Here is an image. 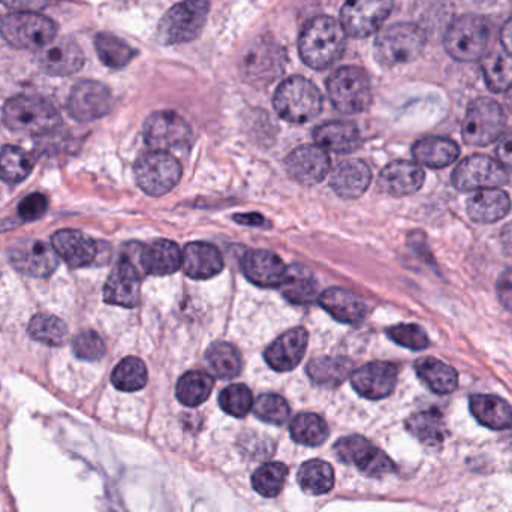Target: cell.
Segmentation results:
<instances>
[{
    "instance_id": "obj_1",
    "label": "cell",
    "mask_w": 512,
    "mask_h": 512,
    "mask_svg": "<svg viewBox=\"0 0 512 512\" xmlns=\"http://www.w3.org/2000/svg\"><path fill=\"white\" fill-rule=\"evenodd\" d=\"M346 32L330 15H318L304 26L298 39V53L309 68H330L345 53Z\"/></svg>"
},
{
    "instance_id": "obj_2",
    "label": "cell",
    "mask_w": 512,
    "mask_h": 512,
    "mask_svg": "<svg viewBox=\"0 0 512 512\" xmlns=\"http://www.w3.org/2000/svg\"><path fill=\"white\" fill-rule=\"evenodd\" d=\"M286 51L271 36H259L246 47L240 60L243 80L251 86H270L282 77L286 66Z\"/></svg>"
},
{
    "instance_id": "obj_3",
    "label": "cell",
    "mask_w": 512,
    "mask_h": 512,
    "mask_svg": "<svg viewBox=\"0 0 512 512\" xmlns=\"http://www.w3.org/2000/svg\"><path fill=\"white\" fill-rule=\"evenodd\" d=\"M492 27L483 15L465 14L456 18L445 32L447 53L460 62L483 59L489 50Z\"/></svg>"
},
{
    "instance_id": "obj_4",
    "label": "cell",
    "mask_w": 512,
    "mask_h": 512,
    "mask_svg": "<svg viewBox=\"0 0 512 512\" xmlns=\"http://www.w3.org/2000/svg\"><path fill=\"white\" fill-rule=\"evenodd\" d=\"M426 32L414 23H397L379 33L375 42V57L385 68L414 62L423 53Z\"/></svg>"
},
{
    "instance_id": "obj_5",
    "label": "cell",
    "mask_w": 512,
    "mask_h": 512,
    "mask_svg": "<svg viewBox=\"0 0 512 512\" xmlns=\"http://www.w3.org/2000/svg\"><path fill=\"white\" fill-rule=\"evenodd\" d=\"M274 110L289 123L310 122L322 110V95L318 87L304 77H291L277 87L273 98Z\"/></svg>"
},
{
    "instance_id": "obj_6",
    "label": "cell",
    "mask_w": 512,
    "mask_h": 512,
    "mask_svg": "<svg viewBox=\"0 0 512 512\" xmlns=\"http://www.w3.org/2000/svg\"><path fill=\"white\" fill-rule=\"evenodd\" d=\"M3 122L11 131L23 134H48L59 126L60 114L47 99L15 96L3 108Z\"/></svg>"
},
{
    "instance_id": "obj_7",
    "label": "cell",
    "mask_w": 512,
    "mask_h": 512,
    "mask_svg": "<svg viewBox=\"0 0 512 512\" xmlns=\"http://www.w3.org/2000/svg\"><path fill=\"white\" fill-rule=\"evenodd\" d=\"M328 98L336 110L345 114H358L372 104V86L364 69L342 66L327 81Z\"/></svg>"
},
{
    "instance_id": "obj_8",
    "label": "cell",
    "mask_w": 512,
    "mask_h": 512,
    "mask_svg": "<svg viewBox=\"0 0 512 512\" xmlns=\"http://www.w3.org/2000/svg\"><path fill=\"white\" fill-rule=\"evenodd\" d=\"M209 11V0H185L177 3L159 23V42L162 45H179L194 41L206 26Z\"/></svg>"
},
{
    "instance_id": "obj_9",
    "label": "cell",
    "mask_w": 512,
    "mask_h": 512,
    "mask_svg": "<svg viewBox=\"0 0 512 512\" xmlns=\"http://www.w3.org/2000/svg\"><path fill=\"white\" fill-rule=\"evenodd\" d=\"M0 32L12 47L39 51L56 39L57 27L38 12H14L2 18Z\"/></svg>"
},
{
    "instance_id": "obj_10",
    "label": "cell",
    "mask_w": 512,
    "mask_h": 512,
    "mask_svg": "<svg viewBox=\"0 0 512 512\" xmlns=\"http://www.w3.org/2000/svg\"><path fill=\"white\" fill-rule=\"evenodd\" d=\"M507 125L504 108L490 98H478L469 105L463 120V141L469 146L484 147L495 143Z\"/></svg>"
},
{
    "instance_id": "obj_11",
    "label": "cell",
    "mask_w": 512,
    "mask_h": 512,
    "mask_svg": "<svg viewBox=\"0 0 512 512\" xmlns=\"http://www.w3.org/2000/svg\"><path fill=\"white\" fill-rule=\"evenodd\" d=\"M182 171V164L171 153L152 150L135 164V180L147 195L161 197L180 182Z\"/></svg>"
},
{
    "instance_id": "obj_12",
    "label": "cell",
    "mask_w": 512,
    "mask_h": 512,
    "mask_svg": "<svg viewBox=\"0 0 512 512\" xmlns=\"http://www.w3.org/2000/svg\"><path fill=\"white\" fill-rule=\"evenodd\" d=\"M144 140L153 150L170 153L189 149L194 135L182 116L173 111H158L146 120Z\"/></svg>"
},
{
    "instance_id": "obj_13",
    "label": "cell",
    "mask_w": 512,
    "mask_h": 512,
    "mask_svg": "<svg viewBox=\"0 0 512 512\" xmlns=\"http://www.w3.org/2000/svg\"><path fill=\"white\" fill-rule=\"evenodd\" d=\"M393 6L394 0H346L340 11V24L352 38H369L381 29Z\"/></svg>"
},
{
    "instance_id": "obj_14",
    "label": "cell",
    "mask_w": 512,
    "mask_h": 512,
    "mask_svg": "<svg viewBox=\"0 0 512 512\" xmlns=\"http://www.w3.org/2000/svg\"><path fill=\"white\" fill-rule=\"evenodd\" d=\"M334 453L337 459L342 460L346 465H354L367 477L381 478L396 469L393 460L384 451L379 450L372 442L361 436L340 439L334 445Z\"/></svg>"
},
{
    "instance_id": "obj_15",
    "label": "cell",
    "mask_w": 512,
    "mask_h": 512,
    "mask_svg": "<svg viewBox=\"0 0 512 512\" xmlns=\"http://www.w3.org/2000/svg\"><path fill=\"white\" fill-rule=\"evenodd\" d=\"M508 180L510 177L501 162L484 155L469 156L453 174V185L462 192L498 189L507 185Z\"/></svg>"
},
{
    "instance_id": "obj_16",
    "label": "cell",
    "mask_w": 512,
    "mask_h": 512,
    "mask_svg": "<svg viewBox=\"0 0 512 512\" xmlns=\"http://www.w3.org/2000/svg\"><path fill=\"white\" fill-rule=\"evenodd\" d=\"M69 113L78 122H93L107 116L113 108L110 89L98 81H81L69 96Z\"/></svg>"
},
{
    "instance_id": "obj_17",
    "label": "cell",
    "mask_w": 512,
    "mask_h": 512,
    "mask_svg": "<svg viewBox=\"0 0 512 512\" xmlns=\"http://www.w3.org/2000/svg\"><path fill=\"white\" fill-rule=\"evenodd\" d=\"M9 261L15 270L30 277H48L59 265V255L53 246L41 240H23L12 246Z\"/></svg>"
},
{
    "instance_id": "obj_18",
    "label": "cell",
    "mask_w": 512,
    "mask_h": 512,
    "mask_svg": "<svg viewBox=\"0 0 512 512\" xmlns=\"http://www.w3.org/2000/svg\"><path fill=\"white\" fill-rule=\"evenodd\" d=\"M39 68L54 77L77 74L84 65V53L74 39H54L36 54Z\"/></svg>"
},
{
    "instance_id": "obj_19",
    "label": "cell",
    "mask_w": 512,
    "mask_h": 512,
    "mask_svg": "<svg viewBox=\"0 0 512 512\" xmlns=\"http://www.w3.org/2000/svg\"><path fill=\"white\" fill-rule=\"evenodd\" d=\"M330 156L319 146H303L286 158L289 177L303 186L318 185L330 173Z\"/></svg>"
},
{
    "instance_id": "obj_20",
    "label": "cell",
    "mask_w": 512,
    "mask_h": 512,
    "mask_svg": "<svg viewBox=\"0 0 512 512\" xmlns=\"http://www.w3.org/2000/svg\"><path fill=\"white\" fill-rule=\"evenodd\" d=\"M397 375H399V369L394 364L375 361L352 373V387L364 399H385L396 388Z\"/></svg>"
},
{
    "instance_id": "obj_21",
    "label": "cell",
    "mask_w": 512,
    "mask_h": 512,
    "mask_svg": "<svg viewBox=\"0 0 512 512\" xmlns=\"http://www.w3.org/2000/svg\"><path fill=\"white\" fill-rule=\"evenodd\" d=\"M141 279L134 262L123 256L108 276L104 288V300L108 304L135 307L140 303Z\"/></svg>"
},
{
    "instance_id": "obj_22",
    "label": "cell",
    "mask_w": 512,
    "mask_h": 512,
    "mask_svg": "<svg viewBox=\"0 0 512 512\" xmlns=\"http://www.w3.org/2000/svg\"><path fill=\"white\" fill-rule=\"evenodd\" d=\"M307 340L309 334L303 327L292 328L268 346L265 361L276 372H289L303 360Z\"/></svg>"
},
{
    "instance_id": "obj_23",
    "label": "cell",
    "mask_w": 512,
    "mask_h": 512,
    "mask_svg": "<svg viewBox=\"0 0 512 512\" xmlns=\"http://www.w3.org/2000/svg\"><path fill=\"white\" fill-rule=\"evenodd\" d=\"M426 174L420 165L411 161H394L382 170L379 188L391 197H408L420 191Z\"/></svg>"
},
{
    "instance_id": "obj_24",
    "label": "cell",
    "mask_w": 512,
    "mask_h": 512,
    "mask_svg": "<svg viewBox=\"0 0 512 512\" xmlns=\"http://www.w3.org/2000/svg\"><path fill=\"white\" fill-rule=\"evenodd\" d=\"M243 273L261 288H276L280 286L288 274L285 262L270 251H251L243 256Z\"/></svg>"
},
{
    "instance_id": "obj_25",
    "label": "cell",
    "mask_w": 512,
    "mask_h": 512,
    "mask_svg": "<svg viewBox=\"0 0 512 512\" xmlns=\"http://www.w3.org/2000/svg\"><path fill=\"white\" fill-rule=\"evenodd\" d=\"M51 243L56 254L72 268L86 267L98 256L95 240L80 231H57Z\"/></svg>"
},
{
    "instance_id": "obj_26",
    "label": "cell",
    "mask_w": 512,
    "mask_h": 512,
    "mask_svg": "<svg viewBox=\"0 0 512 512\" xmlns=\"http://www.w3.org/2000/svg\"><path fill=\"white\" fill-rule=\"evenodd\" d=\"M370 182H372V171L369 165L360 159L342 162L330 177L333 191L346 200L361 197L369 189Z\"/></svg>"
},
{
    "instance_id": "obj_27",
    "label": "cell",
    "mask_w": 512,
    "mask_h": 512,
    "mask_svg": "<svg viewBox=\"0 0 512 512\" xmlns=\"http://www.w3.org/2000/svg\"><path fill=\"white\" fill-rule=\"evenodd\" d=\"M182 267L192 279H212L224 270V258L213 245L191 243L183 251Z\"/></svg>"
},
{
    "instance_id": "obj_28",
    "label": "cell",
    "mask_w": 512,
    "mask_h": 512,
    "mask_svg": "<svg viewBox=\"0 0 512 512\" xmlns=\"http://www.w3.org/2000/svg\"><path fill=\"white\" fill-rule=\"evenodd\" d=\"M321 306L343 324H357L367 313V304L360 295L345 288H330L319 298Z\"/></svg>"
},
{
    "instance_id": "obj_29",
    "label": "cell",
    "mask_w": 512,
    "mask_h": 512,
    "mask_svg": "<svg viewBox=\"0 0 512 512\" xmlns=\"http://www.w3.org/2000/svg\"><path fill=\"white\" fill-rule=\"evenodd\" d=\"M183 254L170 240H156L140 249V267L152 276H168L182 267Z\"/></svg>"
},
{
    "instance_id": "obj_30",
    "label": "cell",
    "mask_w": 512,
    "mask_h": 512,
    "mask_svg": "<svg viewBox=\"0 0 512 512\" xmlns=\"http://www.w3.org/2000/svg\"><path fill=\"white\" fill-rule=\"evenodd\" d=\"M511 212V200L501 189L478 191L468 201L469 218L478 224H495Z\"/></svg>"
},
{
    "instance_id": "obj_31",
    "label": "cell",
    "mask_w": 512,
    "mask_h": 512,
    "mask_svg": "<svg viewBox=\"0 0 512 512\" xmlns=\"http://www.w3.org/2000/svg\"><path fill=\"white\" fill-rule=\"evenodd\" d=\"M316 146L325 152L351 153L361 144L360 132L351 122H328L313 132Z\"/></svg>"
},
{
    "instance_id": "obj_32",
    "label": "cell",
    "mask_w": 512,
    "mask_h": 512,
    "mask_svg": "<svg viewBox=\"0 0 512 512\" xmlns=\"http://www.w3.org/2000/svg\"><path fill=\"white\" fill-rule=\"evenodd\" d=\"M412 155L418 164L439 170L454 164L459 158L460 149L450 138L427 137L414 144Z\"/></svg>"
},
{
    "instance_id": "obj_33",
    "label": "cell",
    "mask_w": 512,
    "mask_h": 512,
    "mask_svg": "<svg viewBox=\"0 0 512 512\" xmlns=\"http://www.w3.org/2000/svg\"><path fill=\"white\" fill-rule=\"evenodd\" d=\"M471 412L478 423L492 430H507L512 426V408L504 399L490 394L471 397Z\"/></svg>"
},
{
    "instance_id": "obj_34",
    "label": "cell",
    "mask_w": 512,
    "mask_h": 512,
    "mask_svg": "<svg viewBox=\"0 0 512 512\" xmlns=\"http://www.w3.org/2000/svg\"><path fill=\"white\" fill-rule=\"evenodd\" d=\"M421 381L436 394H451L459 385V375L453 367L436 358H421L415 363Z\"/></svg>"
},
{
    "instance_id": "obj_35",
    "label": "cell",
    "mask_w": 512,
    "mask_h": 512,
    "mask_svg": "<svg viewBox=\"0 0 512 512\" xmlns=\"http://www.w3.org/2000/svg\"><path fill=\"white\" fill-rule=\"evenodd\" d=\"M406 429L414 435L421 444L427 447H441L447 435L444 417L436 409L418 412L406 421Z\"/></svg>"
},
{
    "instance_id": "obj_36",
    "label": "cell",
    "mask_w": 512,
    "mask_h": 512,
    "mask_svg": "<svg viewBox=\"0 0 512 512\" xmlns=\"http://www.w3.org/2000/svg\"><path fill=\"white\" fill-rule=\"evenodd\" d=\"M307 373L315 384L321 387H339L352 373V361L343 357L313 358L307 366Z\"/></svg>"
},
{
    "instance_id": "obj_37",
    "label": "cell",
    "mask_w": 512,
    "mask_h": 512,
    "mask_svg": "<svg viewBox=\"0 0 512 512\" xmlns=\"http://www.w3.org/2000/svg\"><path fill=\"white\" fill-rule=\"evenodd\" d=\"M283 297L289 303L297 304V306H307V304L315 303L318 298V283L313 279L306 267L292 268L286 274L282 285Z\"/></svg>"
},
{
    "instance_id": "obj_38",
    "label": "cell",
    "mask_w": 512,
    "mask_h": 512,
    "mask_svg": "<svg viewBox=\"0 0 512 512\" xmlns=\"http://www.w3.org/2000/svg\"><path fill=\"white\" fill-rule=\"evenodd\" d=\"M213 387H215V381L209 373L194 370V372L183 375L177 382V399L183 405L195 408V406L203 405L209 399Z\"/></svg>"
},
{
    "instance_id": "obj_39",
    "label": "cell",
    "mask_w": 512,
    "mask_h": 512,
    "mask_svg": "<svg viewBox=\"0 0 512 512\" xmlns=\"http://www.w3.org/2000/svg\"><path fill=\"white\" fill-rule=\"evenodd\" d=\"M301 490L307 495L321 496L334 487V471L322 460H310L301 466L297 475Z\"/></svg>"
},
{
    "instance_id": "obj_40",
    "label": "cell",
    "mask_w": 512,
    "mask_h": 512,
    "mask_svg": "<svg viewBox=\"0 0 512 512\" xmlns=\"http://www.w3.org/2000/svg\"><path fill=\"white\" fill-rule=\"evenodd\" d=\"M96 53L105 66L111 69H122L137 56V51L111 33H99L95 38Z\"/></svg>"
},
{
    "instance_id": "obj_41",
    "label": "cell",
    "mask_w": 512,
    "mask_h": 512,
    "mask_svg": "<svg viewBox=\"0 0 512 512\" xmlns=\"http://www.w3.org/2000/svg\"><path fill=\"white\" fill-rule=\"evenodd\" d=\"M483 72L487 86L493 92H507L512 86V56L504 48L487 53L483 59Z\"/></svg>"
},
{
    "instance_id": "obj_42",
    "label": "cell",
    "mask_w": 512,
    "mask_h": 512,
    "mask_svg": "<svg viewBox=\"0 0 512 512\" xmlns=\"http://www.w3.org/2000/svg\"><path fill=\"white\" fill-rule=\"evenodd\" d=\"M207 361L212 372L221 379H233L242 372V355L231 343H213L207 351Z\"/></svg>"
},
{
    "instance_id": "obj_43",
    "label": "cell",
    "mask_w": 512,
    "mask_h": 512,
    "mask_svg": "<svg viewBox=\"0 0 512 512\" xmlns=\"http://www.w3.org/2000/svg\"><path fill=\"white\" fill-rule=\"evenodd\" d=\"M35 159L17 146L3 147L0 152V179L8 183L23 182L32 173Z\"/></svg>"
},
{
    "instance_id": "obj_44",
    "label": "cell",
    "mask_w": 512,
    "mask_h": 512,
    "mask_svg": "<svg viewBox=\"0 0 512 512\" xmlns=\"http://www.w3.org/2000/svg\"><path fill=\"white\" fill-rule=\"evenodd\" d=\"M149 381L146 364L137 357H128L117 364L111 375L114 387L126 393L143 390Z\"/></svg>"
},
{
    "instance_id": "obj_45",
    "label": "cell",
    "mask_w": 512,
    "mask_h": 512,
    "mask_svg": "<svg viewBox=\"0 0 512 512\" xmlns=\"http://www.w3.org/2000/svg\"><path fill=\"white\" fill-rule=\"evenodd\" d=\"M291 438L306 447H318L328 438V426L319 415L300 414L292 420Z\"/></svg>"
},
{
    "instance_id": "obj_46",
    "label": "cell",
    "mask_w": 512,
    "mask_h": 512,
    "mask_svg": "<svg viewBox=\"0 0 512 512\" xmlns=\"http://www.w3.org/2000/svg\"><path fill=\"white\" fill-rule=\"evenodd\" d=\"M27 331L33 340L47 346H62L68 337L65 322L53 315L33 316Z\"/></svg>"
},
{
    "instance_id": "obj_47",
    "label": "cell",
    "mask_w": 512,
    "mask_h": 512,
    "mask_svg": "<svg viewBox=\"0 0 512 512\" xmlns=\"http://www.w3.org/2000/svg\"><path fill=\"white\" fill-rule=\"evenodd\" d=\"M288 478V468L283 463H265L256 469L252 486L264 498H274L282 492Z\"/></svg>"
},
{
    "instance_id": "obj_48",
    "label": "cell",
    "mask_w": 512,
    "mask_h": 512,
    "mask_svg": "<svg viewBox=\"0 0 512 512\" xmlns=\"http://www.w3.org/2000/svg\"><path fill=\"white\" fill-rule=\"evenodd\" d=\"M219 405L236 418H243L254 408V396L246 385H230L219 396Z\"/></svg>"
},
{
    "instance_id": "obj_49",
    "label": "cell",
    "mask_w": 512,
    "mask_h": 512,
    "mask_svg": "<svg viewBox=\"0 0 512 512\" xmlns=\"http://www.w3.org/2000/svg\"><path fill=\"white\" fill-rule=\"evenodd\" d=\"M254 412L264 423L282 426L288 421L291 409L288 402L277 394H262L256 399Z\"/></svg>"
},
{
    "instance_id": "obj_50",
    "label": "cell",
    "mask_w": 512,
    "mask_h": 512,
    "mask_svg": "<svg viewBox=\"0 0 512 512\" xmlns=\"http://www.w3.org/2000/svg\"><path fill=\"white\" fill-rule=\"evenodd\" d=\"M387 336L397 345L412 351H423L429 348L430 340L423 328L414 324H400L388 328Z\"/></svg>"
},
{
    "instance_id": "obj_51",
    "label": "cell",
    "mask_w": 512,
    "mask_h": 512,
    "mask_svg": "<svg viewBox=\"0 0 512 512\" xmlns=\"http://www.w3.org/2000/svg\"><path fill=\"white\" fill-rule=\"evenodd\" d=\"M75 355L80 360L98 361L105 355V343L98 333L92 330L81 331L72 342Z\"/></svg>"
},
{
    "instance_id": "obj_52",
    "label": "cell",
    "mask_w": 512,
    "mask_h": 512,
    "mask_svg": "<svg viewBox=\"0 0 512 512\" xmlns=\"http://www.w3.org/2000/svg\"><path fill=\"white\" fill-rule=\"evenodd\" d=\"M47 209L48 200L45 195L30 194L18 204V216L26 222L38 221L47 213Z\"/></svg>"
},
{
    "instance_id": "obj_53",
    "label": "cell",
    "mask_w": 512,
    "mask_h": 512,
    "mask_svg": "<svg viewBox=\"0 0 512 512\" xmlns=\"http://www.w3.org/2000/svg\"><path fill=\"white\" fill-rule=\"evenodd\" d=\"M496 291H498V298L502 306H504L508 312L512 313V267L505 270L504 273L499 276Z\"/></svg>"
},
{
    "instance_id": "obj_54",
    "label": "cell",
    "mask_w": 512,
    "mask_h": 512,
    "mask_svg": "<svg viewBox=\"0 0 512 512\" xmlns=\"http://www.w3.org/2000/svg\"><path fill=\"white\" fill-rule=\"evenodd\" d=\"M3 5L17 12H38L47 6L48 0H2Z\"/></svg>"
},
{
    "instance_id": "obj_55",
    "label": "cell",
    "mask_w": 512,
    "mask_h": 512,
    "mask_svg": "<svg viewBox=\"0 0 512 512\" xmlns=\"http://www.w3.org/2000/svg\"><path fill=\"white\" fill-rule=\"evenodd\" d=\"M496 153H498L499 162H501L502 167H504L505 170L512 171V131L504 135L502 140L499 141Z\"/></svg>"
},
{
    "instance_id": "obj_56",
    "label": "cell",
    "mask_w": 512,
    "mask_h": 512,
    "mask_svg": "<svg viewBox=\"0 0 512 512\" xmlns=\"http://www.w3.org/2000/svg\"><path fill=\"white\" fill-rule=\"evenodd\" d=\"M502 48L512 56V17L505 23L501 32Z\"/></svg>"
},
{
    "instance_id": "obj_57",
    "label": "cell",
    "mask_w": 512,
    "mask_h": 512,
    "mask_svg": "<svg viewBox=\"0 0 512 512\" xmlns=\"http://www.w3.org/2000/svg\"><path fill=\"white\" fill-rule=\"evenodd\" d=\"M502 248L508 255L512 256V222L505 225L501 234Z\"/></svg>"
},
{
    "instance_id": "obj_58",
    "label": "cell",
    "mask_w": 512,
    "mask_h": 512,
    "mask_svg": "<svg viewBox=\"0 0 512 512\" xmlns=\"http://www.w3.org/2000/svg\"><path fill=\"white\" fill-rule=\"evenodd\" d=\"M236 222L243 225H261L264 222V218L262 216L256 215V213H252V215H237L234 216Z\"/></svg>"
},
{
    "instance_id": "obj_59",
    "label": "cell",
    "mask_w": 512,
    "mask_h": 512,
    "mask_svg": "<svg viewBox=\"0 0 512 512\" xmlns=\"http://www.w3.org/2000/svg\"><path fill=\"white\" fill-rule=\"evenodd\" d=\"M505 104L512 114V86L508 87L507 93H505Z\"/></svg>"
}]
</instances>
